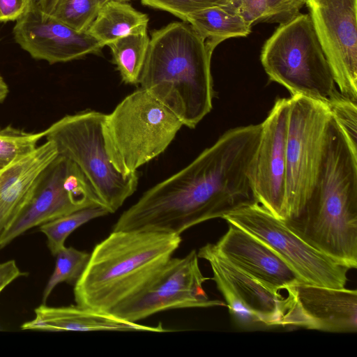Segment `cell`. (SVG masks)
<instances>
[{
    "mask_svg": "<svg viewBox=\"0 0 357 357\" xmlns=\"http://www.w3.org/2000/svg\"><path fill=\"white\" fill-rule=\"evenodd\" d=\"M261 124L225 132L186 167L146 190L113 231L181 235L203 222L257 202L252 167Z\"/></svg>",
    "mask_w": 357,
    "mask_h": 357,
    "instance_id": "1",
    "label": "cell"
},
{
    "mask_svg": "<svg viewBox=\"0 0 357 357\" xmlns=\"http://www.w3.org/2000/svg\"><path fill=\"white\" fill-rule=\"evenodd\" d=\"M307 243L338 263L357 267V152L331 116L317 183L301 213L285 220Z\"/></svg>",
    "mask_w": 357,
    "mask_h": 357,
    "instance_id": "2",
    "label": "cell"
},
{
    "mask_svg": "<svg viewBox=\"0 0 357 357\" xmlns=\"http://www.w3.org/2000/svg\"><path fill=\"white\" fill-rule=\"evenodd\" d=\"M212 54L189 23L168 24L151 33L139 84L195 128L213 107Z\"/></svg>",
    "mask_w": 357,
    "mask_h": 357,
    "instance_id": "3",
    "label": "cell"
},
{
    "mask_svg": "<svg viewBox=\"0 0 357 357\" xmlns=\"http://www.w3.org/2000/svg\"><path fill=\"white\" fill-rule=\"evenodd\" d=\"M181 241L175 234L112 231L95 246L74 284L76 305L109 312L149 284Z\"/></svg>",
    "mask_w": 357,
    "mask_h": 357,
    "instance_id": "4",
    "label": "cell"
},
{
    "mask_svg": "<svg viewBox=\"0 0 357 357\" xmlns=\"http://www.w3.org/2000/svg\"><path fill=\"white\" fill-rule=\"evenodd\" d=\"M183 126L169 108L140 88L105 114L102 132L112 162L128 175L163 153Z\"/></svg>",
    "mask_w": 357,
    "mask_h": 357,
    "instance_id": "5",
    "label": "cell"
},
{
    "mask_svg": "<svg viewBox=\"0 0 357 357\" xmlns=\"http://www.w3.org/2000/svg\"><path fill=\"white\" fill-rule=\"evenodd\" d=\"M260 59L269 79L299 95L328 104L342 96L309 14L280 24Z\"/></svg>",
    "mask_w": 357,
    "mask_h": 357,
    "instance_id": "6",
    "label": "cell"
},
{
    "mask_svg": "<svg viewBox=\"0 0 357 357\" xmlns=\"http://www.w3.org/2000/svg\"><path fill=\"white\" fill-rule=\"evenodd\" d=\"M105 116L94 110L66 115L45 130V137L78 167L100 204L112 213L135 192L139 176L137 172L121 174L112 162L103 137Z\"/></svg>",
    "mask_w": 357,
    "mask_h": 357,
    "instance_id": "7",
    "label": "cell"
},
{
    "mask_svg": "<svg viewBox=\"0 0 357 357\" xmlns=\"http://www.w3.org/2000/svg\"><path fill=\"white\" fill-rule=\"evenodd\" d=\"M327 104L296 95L289 98L284 220L296 218L317 183L325 155Z\"/></svg>",
    "mask_w": 357,
    "mask_h": 357,
    "instance_id": "8",
    "label": "cell"
},
{
    "mask_svg": "<svg viewBox=\"0 0 357 357\" xmlns=\"http://www.w3.org/2000/svg\"><path fill=\"white\" fill-rule=\"evenodd\" d=\"M222 218L257 237L276 252L305 284L345 287L349 268L303 239L285 220L257 202L242 206Z\"/></svg>",
    "mask_w": 357,
    "mask_h": 357,
    "instance_id": "9",
    "label": "cell"
},
{
    "mask_svg": "<svg viewBox=\"0 0 357 357\" xmlns=\"http://www.w3.org/2000/svg\"><path fill=\"white\" fill-rule=\"evenodd\" d=\"M93 206L101 205L84 174L57 155L41 173L27 204L0 235V248L32 227Z\"/></svg>",
    "mask_w": 357,
    "mask_h": 357,
    "instance_id": "10",
    "label": "cell"
},
{
    "mask_svg": "<svg viewBox=\"0 0 357 357\" xmlns=\"http://www.w3.org/2000/svg\"><path fill=\"white\" fill-rule=\"evenodd\" d=\"M198 259L195 250L181 258L172 257L141 291L109 313L137 322L171 309L226 306L224 301L209 298L204 290L203 284L211 278L202 273Z\"/></svg>",
    "mask_w": 357,
    "mask_h": 357,
    "instance_id": "11",
    "label": "cell"
},
{
    "mask_svg": "<svg viewBox=\"0 0 357 357\" xmlns=\"http://www.w3.org/2000/svg\"><path fill=\"white\" fill-rule=\"evenodd\" d=\"M212 269V279L222 294L235 324L242 328L281 326L285 296L275 293L231 264L207 243L197 252Z\"/></svg>",
    "mask_w": 357,
    "mask_h": 357,
    "instance_id": "12",
    "label": "cell"
},
{
    "mask_svg": "<svg viewBox=\"0 0 357 357\" xmlns=\"http://www.w3.org/2000/svg\"><path fill=\"white\" fill-rule=\"evenodd\" d=\"M340 94L357 102V0H305Z\"/></svg>",
    "mask_w": 357,
    "mask_h": 357,
    "instance_id": "13",
    "label": "cell"
},
{
    "mask_svg": "<svg viewBox=\"0 0 357 357\" xmlns=\"http://www.w3.org/2000/svg\"><path fill=\"white\" fill-rule=\"evenodd\" d=\"M289 116V98H278L261 123L252 174L258 204L284 220Z\"/></svg>",
    "mask_w": 357,
    "mask_h": 357,
    "instance_id": "14",
    "label": "cell"
},
{
    "mask_svg": "<svg viewBox=\"0 0 357 357\" xmlns=\"http://www.w3.org/2000/svg\"><path fill=\"white\" fill-rule=\"evenodd\" d=\"M282 326L333 333L357 331V291L303 282L286 289Z\"/></svg>",
    "mask_w": 357,
    "mask_h": 357,
    "instance_id": "15",
    "label": "cell"
},
{
    "mask_svg": "<svg viewBox=\"0 0 357 357\" xmlns=\"http://www.w3.org/2000/svg\"><path fill=\"white\" fill-rule=\"evenodd\" d=\"M13 33L15 42L32 58L50 64L97 54L105 46L86 31L72 29L36 6H31L17 20Z\"/></svg>",
    "mask_w": 357,
    "mask_h": 357,
    "instance_id": "16",
    "label": "cell"
},
{
    "mask_svg": "<svg viewBox=\"0 0 357 357\" xmlns=\"http://www.w3.org/2000/svg\"><path fill=\"white\" fill-rule=\"evenodd\" d=\"M228 225L226 233L214 244L231 264L275 293L303 282L264 243L250 233Z\"/></svg>",
    "mask_w": 357,
    "mask_h": 357,
    "instance_id": "17",
    "label": "cell"
},
{
    "mask_svg": "<svg viewBox=\"0 0 357 357\" xmlns=\"http://www.w3.org/2000/svg\"><path fill=\"white\" fill-rule=\"evenodd\" d=\"M50 141L31 153L15 158L0 171V235L12 223L29 200L46 167L57 156Z\"/></svg>",
    "mask_w": 357,
    "mask_h": 357,
    "instance_id": "18",
    "label": "cell"
},
{
    "mask_svg": "<svg viewBox=\"0 0 357 357\" xmlns=\"http://www.w3.org/2000/svg\"><path fill=\"white\" fill-rule=\"evenodd\" d=\"M35 318L24 323L22 330L40 331H142L164 333L161 324L146 326L123 320L109 312L76 305L49 307L43 304L35 309Z\"/></svg>",
    "mask_w": 357,
    "mask_h": 357,
    "instance_id": "19",
    "label": "cell"
},
{
    "mask_svg": "<svg viewBox=\"0 0 357 357\" xmlns=\"http://www.w3.org/2000/svg\"><path fill=\"white\" fill-rule=\"evenodd\" d=\"M149 17L129 3L107 1L86 32L102 44L128 35L146 33Z\"/></svg>",
    "mask_w": 357,
    "mask_h": 357,
    "instance_id": "20",
    "label": "cell"
},
{
    "mask_svg": "<svg viewBox=\"0 0 357 357\" xmlns=\"http://www.w3.org/2000/svg\"><path fill=\"white\" fill-rule=\"evenodd\" d=\"M183 22L192 26L213 52L222 41L245 37L251 32V26L229 3L190 13Z\"/></svg>",
    "mask_w": 357,
    "mask_h": 357,
    "instance_id": "21",
    "label": "cell"
},
{
    "mask_svg": "<svg viewBox=\"0 0 357 357\" xmlns=\"http://www.w3.org/2000/svg\"><path fill=\"white\" fill-rule=\"evenodd\" d=\"M231 5L246 23H286L298 16L305 0H230Z\"/></svg>",
    "mask_w": 357,
    "mask_h": 357,
    "instance_id": "22",
    "label": "cell"
},
{
    "mask_svg": "<svg viewBox=\"0 0 357 357\" xmlns=\"http://www.w3.org/2000/svg\"><path fill=\"white\" fill-rule=\"evenodd\" d=\"M149 40L146 32L123 36L107 45L121 79L126 84H139Z\"/></svg>",
    "mask_w": 357,
    "mask_h": 357,
    "instance_id": "23",
    "label": "cell"
},
{
    "mask_svg": "<svg viewBox=\"0 0 357 357\" xmlns=\"http://www.w3.org/2000/svg\"><path fill=\"white\" fill-rule=\"evenodd\" d=\"M109 212L101 206H93L80 209L40 225L39 230L47 239V247L55 256L65 247L70 234L89 221L106 215Z\"/></svg>",
    "mask_w": 357,
    "mask_h": 357,
    "instance_id": "24",
    "label": "cell"
},
{
    "mask_svg": "<svg viewBox=\"0 0 357 357\" xmlns=\"http://www.w3.org/2000/svg\"><path fill=\"white\" fill-rule=\"evenodd\" d=\"M90 255L73 247H64L56 255L54 270L43 294V303L46 301L54 287L61 282L75 284L83 273Z\"/></svg>",
    "mask_w": 357,
    "mask_h": 357,
    "instance_id": "25",
    "label": "cell"
},
{
    "mask_svg": "<svg viewBox=\"0 0 357 357\" xmlns=\"http://www.w3.org/2000/svg\"><path fill=\"white\" fill-rule=\"evenodd\" d=\"M107 0H57L51 16L72 29L88 30Z\"/></svg>",
    "mask_w": 357,
    "mask_h": 357,
    "instance_id": "26",
    "label": "cell"
},
{
    "mask_svg": "<svg viewBox=\"0 0 357 357\" xmlns=\"http://www.w3.org/2000/svg\"><path fill=\"white\" fill-rule=\"evenodd\" d=\"M45 135V130L29 132L11 126L0 129V163L6 165L15 158L31 153Z\"/></svg>",
    "mask_w": 357,
    "mask_h": 357,
    "instance_id": "27",
    "label": "cell"
},
{
    "mask_svg": "<svg viewBox=\"0 0 357 357\" xmlns=\"http://www.w3.org/2000/svg\"><path fill=\"white\" fill-rule=\"evenodd\" d=\"M332 116L342 129L353 150L357 152L356 102L340 96L328 104Z\"/></svg>",
    "mask_w": 357,
    "mask_h": 357,
    "instance_id": "28",
    "label": "cell"
},
{
    "mask_svg": "<svg viewBox=\"0 0 357 357\" xmlns=\"http://www.w3.org/2000/svg\"><path fill=\"white\" fill-rule=\"evenodd\" d=\"M230 0H141L144 5L162 10L185 20L192 13L209 8L222 6Z\"/></svg>",
    "mask_w": 357,
    "mask_h": 357,
    "instance_id": "29",
    "label": "cell"
},
{
    "mask_svg": "<svg viewBox=\"0 0 357 357\" xmlns=\"http://www.w3.org/2000/svg\"><path fill=\"white\" fill-rule=\"evenodd\" d=\"M31 6L30 0H0V22L17 21Z\"/></svg>",
    "mask_w": 357,
    "mask_h": 357,
    "instance_id": "30",
    "label": "cell"
},
{
    "mask_svg": "<svg viewBox=\"0 0 357 357\" xmlns=\"http://www.w3.org/2000/svg\"><path fill=\"white\" fill-rule=\"evenodd\" d=\"M26 275L17 267L14 260H9L0 264V293L13 280L20 276Z\"/></svg>",
    "mask_w": 357,
    "mask_h": 357,
    "instance_id": "31",
    "label": "cell"
},
{
    "mask_svg": "<svg viewBox=\"0 0 357 357\" xmlns=\"http://www.w3.org/2000/svg\"><path fill=\"white\" fill-rule=\"evenodd\" d=\"M57 0H41L38 7L43 12L50 14Z\"/></svg>",
    "mask_w": 357,
    "mask_h": 357,
    "instance_id": "32",
    "label": "cell"
},
{
    "mask_svg": "<svg viewBox=\"0 0 357 357\" xmlns=\"http://www.w3.org/2000/svg\"><path fill=\"white\" fill-rule=\"evenodd\" d=\"M8 91V86L6 81L0 75V104L2 103L6 98Z\"/></svg>",
    "mask_w": 357,
    "mask_h": 357,
    "instance_id": "33",
    "label": "cell"
},
{
    "mask_svg": "<svg viewBox=\"0 0 357 357\" xmlns=\"http://www.w3.org/2000/svg\"><path fill=\"white\" fill-rule=\"evenodd\" d=\"M32 6H38L41 0H30Z\"/></svg>",
    "mask_w": 357,
    "mask_h": 357,
    "instance_id": "34",
    "label": "cell"
},
{
    "mask_svg": "<svg viewBox=\"0 0 357 357\" xmlns=\"http://www.w3.org/2000/svg\"><path fill=\"white\" fill-rule=\"evenodd\" d=\"M107 1H117V2H123V3H126L127 1H129L130 0H107Z\"/></svg>",
    "mask_w": 357,
    "mask_h": 357,
    "instance_id": "35",
    "label": "cell"
},
{
    "mask_svg": "<svg viewBox=\"0 0 357 357\" xmlns=\"http://www.w3.org/2000/svg\"><path fill=\"white\" fill-rule=\"evenodd\" d=\"M5 165H3V164L0 163V171L1 170V169L4 167Z\"/></svg>",
    "mask_w": 357,
    "mask_h": 357,
    "instance_id": "36",
    "label": "cell"
}]
</instances>
